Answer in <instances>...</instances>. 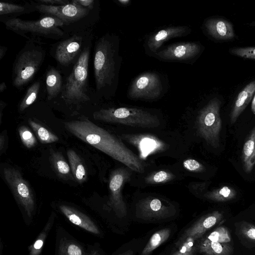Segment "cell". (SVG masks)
<instances>
[{
    "label": "cell",
    "mask_w": 255,
    "mask_h": 255,
    "mask_svg": "<svg viewBox=\"0 0 255 255\" xmlns=\"http://www.w3.org/2000/svg\"><path fill=\"white\" fill-rule=\"evenodd\" d=\"M49 159L53 170L59 178L64 180L73 179L70 165L61 152L50 149Z\"/></svg>",
    "instance_id": "obj_20"
},
{
    "label": "cell",
    "mask_w": 255,
    "mask_h": 255,
    "mask_svg": "<svg viewBox=\"0 0 255 255\" xmlns=\"http://www.w3.org/2000/svg\"><path fill=\"white\" fill-rule=\"evenodd\" d=\"M68 253L69 255H82L81 250L75 245H71L68 247Z\"/></svg>",
    "instance_id": "obj_38"
},
{
    "label": "cell",
    "mask_w": 255,
    "mask_h": 255,
    "mask_svg": "<svg viewBox=\"0 0 255 255\" xmlns=\"http://www.w3.org/2000/svg\"><path fill=\"white\" fill-rule=\"evenodd\" d=\"M6 105V104L3 102L2 100L0 101V124L1 123V118H2V110L4 108L5 106Z\"/></svg>",
    "instance_id": "obj_41"
},
{
    "label": "cell",
    "mask_w": 255,
    "mask_h": 255,
    "mask_svg": "<svg viewBox=\"0 0 255 255\" xmlns=\"http://www.w3.org/2000/svg\"><path fill=\"white\" fill-rule=\"evenodd\" d=\"M205 26L209 34L215 38L227 40L235 36L232 24L225 19H209L206 21Z\"/></svg>",
    "instance_id": "obj_18"
},
{
    "label": "cell",
    "mask_w": 255,
    "mask_h": 255,
    "mask_svg": "<svg viewBox=\"0 0 255 255\" xmlns=\"http://www.w3.org/2000/svg\"><path fill=\"white\" fill-rule=\"evenodd\" d=\"M230 52L241 57L255 59V47L233 48L230 50Z\"/></svg>",
    "instance_id": "obj_34"
},
{
    "label": "cell",
    "mask_w": 255,
    "mask_h": 255,
    "mask_svg": "<svg viewBox=\"0 0 255 255\" xmlns=\"http://www.w3.org/2000/svg\"><path fill=\"white\" fill-rule=\"evenodd\" d=\"M39 140L43 144L53 143L59 140L58 137L40 124L29 119L28 121Z\"/></svg>",
    "instance_id": "obj_27"
},
{
    "label": "cell",
    "mask_w": 255,
    "mask_h": 255,
    "mask_svg": "<svg viewBox=\"0 0 255 255\" xmlns=\"http://www.w3.org/2000/svg\"><path fill=\"white\" fill-rule=\"evenodd\" d=\"M7 48L4 46H0V60H1L4 56Z\"/></svg>",
    "instance_id": "obj_40"
},
{
    "label": "cell",
    "mask_w": 255,
    "mask_h": 255,
    "mask_svg": "<svg viewBox=\"0 0 255 255\" xmlns=\"http://www.w3.org/2000/svg\"><path fill=\"white\" fill-rule=\"evenodd\" d=\"M19 135L22 144L27 148H31L37 144V140L29 128L22 126L19 128Z\"/></svg>",
    "instance_id": "obj_31"
},
{
    "label": "cell",
    "mask_w": 255,
    "mask_h": 255,
    "mask_svg": "<svg viewBox=\"0 0 255 255\" xmlns=\"http://www.w3.org/2000/svg\"><path fill=\"white\" fill-rule=\"evenodd\" d=\"M37 1L38 4L53 6L63 5L70 3L68 0H38Z\"/></svg>",
    "instance_id": "obj_36"
},
{
    "label": "cell",
    "mask_w": 255,
    "mask_h": 255,
    "mask_svg": "<svg viewBox=\"0 0 255 255\" xmlns=\"http://www.w3.org/2000/svg\"><path fill=\"white\" fill-rule=\"evenodd\" d=\"M191 32L187 26H170L162 29L151 34L145 43L147 51L155 54L165 41L175 37L185 36Z\"/></svg>",
    "instance_id": "obj_15"
},
{
    "label": "cell",
    "mask_w": 255,
    "mask_h": 255,
    "mask_svg": "<svg viewBox=\"0 0 255 255\" xmlns=\"http://www.w3.org/2000/svg\"><path fill=\"white\" fill-rule=\"evenodd\" d=\"M45 57V52L38 46L28 44L17 55L12 70V85L20 88L33 78Z\"/></svg>",
    "instance_id": "obj_5"
},
{
    "label": "cell",
    "mask_w": 255,
    "mask_h": 255,
    "mask_svg": "<svg viewBox=\"0 0 255 255\" xmlns=\"http://www.w3.org/2000/svg\"><path fill=\"white\" fill-rule=\"evenodd\" d=\"M174 177V175L169 172L160 170L147 176L145 182L151 184L163 183L172 180Z\"/></svg>",
    "instance_id": "obj_32"
},
{
    "label": "cell",
    "mask_w": 255,
    "mask_h": 255,
    "mask_svg": "<svg viewBox=\"0 0 255 255\" xmlns=\"http://www.w3.org/2000/svg\"><path fill=\"white\" fill-rule=\"evenodd\" d=\"M201 45L197 42H186L173 43L153 56L164 61L189 62L200 53Z\"/></svg>",
    "instance_id": "obj_13"
},
{
    "label": "cell",
    "mask_w": 255,
    "mask_h": 255,
    "mask_svg": "<svg viewBox=\"0 0 255 255\" xmlns=\"http://www.w3.org/2000/svg\"><path fill=\"white\" fill-rule=\"evenodd\" d=\"M70 166L73 177L77 182L82 184L87 179V172L83 161L73 149L67 151Z\"/></svg>",
    "instance_id": "obj_22"
},
{
    "label": "cell",
    "mask_w": 255,
    "mask_h": 255,
    "mask_svg": "<svg viewBox=\"0 0 255 255\" xmlns=\"http://www.w3.org/2000/svg\"><path fill=\"white\" fill-rule=\"evenodd\" d=\"M47 99L51 100L55 98L62 89V79L59 72L53 67L46 74Z\"/></svg>",
    "instance_id": "obj_23"
},
{
    "label": "cell",
    "mask_w": 255,
    "mask_h": 255,
    "mask_svg": "<svg viewBox=\"0 0 255 255\" xmlns=\"http://www.w3.org/2000/svg\"><path fill=\"white\" fill-rule=\"evenodd\" d=\"M60 209L72 223L94 233L99 232L97 229L81 213L64 205L60 206Z\"/></svg>",
    "instance_id": "obj_25"
},
{
    "label": "cell",
    "mask_w": 255,
    "mask_h": 255,
    "mask_svg": "<svg viewBox=\"0 0 255 255\" xmlns=\"http://www.w3.org/2000/svg\"><path fill=\"white\" fill-rule=\"evenodd\" d=\"M193 238L188 237L177 244V251L173 255H195L197 251V245Z\"/></svg>",
    "instance_id": "obj_30"
},
{
    "label": "cell",
    "mask_w": 255,
    "mask_h": 255,
    "mask_svg": "<svg viewBox=\"0 0 255 255\" xmlns=\"http://www.w3.org/2000/svg\"><path fill=\"white\" fill-rule=\"evenodd\" d=\"M65 128L83 141L122 163L131 170L143 173L145 163L115 135L86 118L64 123Z\"/></svg>",
    "instance_id": "obj_1"
},
{
    "label": "cell",
    "mask_w": 255,
    "mask_h": 255,
    "mask_svg": "<svg viewBox=\"0 0 255 255\" xmlns=\"http://www.w3.org/2000/svg\"><path fill=\"white\" fill-rule=\"evenodd\" d=\"M43 245V241L41 240H37L34 244V248L36 249H39Z\"/></svg>",
    "instance_id": "obj_42"
},
{
    "label": "cell",
    "mask_w": 255,
    "mask_h": 255,
    "mask_svg": "<svg viewBox=\"0 0 255 255\" xmlns=\"http://www.w3.org/2000/svg\"><path fill=\"white\" fill-rule=\"evenodd\" d=\"M223 218V214L218 211L202 216L184 231L177 245L188 237H192L197 240L207 231L219 224Z\"/></svg>",
    "instance_id": "obj_16"
},
{
    "label": "cell",
    "mask_w": 255,
    "mask_h": 255,
    "mask_svg": "<svg viewBox=\"0 0 255 255\" xmlns=\"http://www.w3.org/2000/svg\"><path fill=\"white\" fill-rule=\"evenodd\" d=\"M236 234L241 242L247 247H255V225L241 221L235 224Z\"/></svg>",
    "instance_id": "obj_24"
},
{
    "label": "cell",
    "mask_w": 255,
    "mask_h": 255,
    "mask_svg": "<svg viewBox=\"0 0 255 255\" xmlns=\"http://www.w3.org/2000/svg\"><path fill=\"white\" fill-rule=\"evenodd\" d=\"M5 143V137L4 134L2 132L0 136V151L1 154L4 151Z\"/></svg>",
    "instance_id": "obj_39"
},
{
    "label": "cell",
    "mask_w": 255,
    "mask_h": 255,
    "mask_svg": "<svg viewBox=\"0 0 255 255\" xmlns=\"http://www.w3.org/2000/svg\"><path fill=\"white\" fill-rule=\"evenodd\" d=\"M255 92V80L249 83L239 93L231 113V123L234 124L251 101Z\"/></svg>",
    "instance_id": "obj_19"
},
{
    "label": "cell",
    "mask_w": 255,
    "mask_h": 255,
    "mask_svg": "<svg viewBox=\"0 0 255 255\" xmlns=\"http://www.w3.org/2000/svg\"><path fill=\"white\" fill-rule=\"evenodd\" d=\"M242 159L244 170L250 173L255 165V127L244 143Z\"/></svg>",
    "instance_id": "obj_21"
},
{
    "label": "cell",
    "mask_w": 255,
    "mask_h": 255,
    "mask_svg": "<svg viewBox=\"0 0 255 255\" xmlns=\"http://www.w3.org/2000/svg\"><path fill=\"white\" fill-rule=\"evenodd\" d=\"M40 87V83L39 81H36L28 88L24 97L19 104L18 107L19 112L23 111L34 103L37 97Z\"/></svg>",
    "instance_id": "obj_28"
},
{
    "label": "cell",
    "mask_w": 255,
    "mask_h": 255,
    "mask_svg": "<svg viewBox=\"0 0 255 255\" xmlns=\"http://www.w3.org/2000/svg\"><path fill=\"white\" fill-rule=\"evenodd\" d=\"M82 37L75 35L69 38L60 42L56 47L55 58L61 65L67 66L74 60L80 52Z\"/></svg>",
    "instance_id": "obj_17"
},
{
    "label": "cell",
    "mask_w": 255,
    "mask_h": 255,
    "mask_svg": "<svg viewBox=\"0 0 255 255\" xmlns=\"http://www.w3.org/2000/svg\"><path fill=\"white\" fill-rule=\"evenodd\" d=\"M25 7L17 4L11 3L4 1L0 2V15L23 12L25 10Z\"/></svg>",
    "instance_id": "obj_33"
},
{
    "label": "cell",
    "mask_w": 255,
    "mask_h": 255,
    "mask_svg": "<svg viewBox=\"0 0 255 255\" xmlns=\"http://www.w3.org/2000/svg\"><path fill=\"white\" fill-rule=\"evenodd\" d=\"M118 1L124 5H126L129 2V1L128 0H119Z\"/></svg>",
    "instance_id": "obj_45"
},
{
    "label": "cell",
    "mask_w": 255,
    "mask_h": 255,
    "mask_svg": "<svg viewBox=\"0 0 255 255\" xmlns=\"http://www.w3.org/2000/svg\"><path fill=\"white\" fill-rule=\"evenodd\" d=\"M220 105L218 98L212 99L199 112L196 121L198 134L215 148L219 146L222 128Z\"/></svg>",
    "instance_id": "obj_7"
},
{
    "label": "cell",
    "mask_w": 255,
    "mask_h": 255,
    "mask_svg": "<svg viewBox=\"0 0 255 255\" xmlns=\"http://www.w3.org/2000/svg\"><path fill=\"white\" fill-rule=\"evenodd\" d=\"M184 167L192 172H201L204 170V166L198 161L193 159H188L183 161Z\"/></svg>",
    "instance_id": "obj_35"
},
{
    "label": "cell",
    "mask_w": 255,
    "mask_h": 255,
    "mask_svg": "<svg viewBox=\"0 0 255 255\" xmlns=\"http://www.w3.org/2000/svg\"><path fill=\"white\" fill-rule=\"evenodd\" d=\"M89 57L90 48L85 47L66 79L62 97L68 104H77L90 100L87 94Z\"/></svg>",
    "instance_id": "obj_4"
},
{
    "label": "cell",
    "mask_w": 255,
    "mask_h": 255,
    "mask_svg": "<svg viewBox=\"0 0 255 255\" xmlns=\"http://www.w3.org/2000/svg\"><path fill=\"white\" fill-rule=\"evenodd\" d=\"M118 36L107 33L96 42L94 48V70L96 88L104 94H115L122 64Z\"/></svg>",
    "instance_id": "obj_2"
},
{
    "label": "cell",
    "mask_w": 255,
    "mask_h": 255,
    "mask_svg": "<svg viewBox=\"0 0 255 255\" xmlns=\"http://www.w3.org/2000/svg\"><path fill=\"white\" fill-rule=\"evenodd\" d=\"M131 170L127 166L120 167L113 170L110 175L109 205L119 217H124L127 214V208L123 198L122 190L124 184L130 180Z\"/></svg>",
    "instance_id": "obj_10"
},
{
    "label": "cell",
    "mask_w": 255,
    "mask_h": 255,
    "mask_svg": "<svg viewBox=\"0 0 255 255\" xmlns=\"http://www.w3.org/2000/svg\"><path fill=\"white\" fill-rule=\"evenodd\" d=\"M5 180L14 197L28 212L33 209L34 198L31 187L20 172L14 168L6 167L3 170Z\"/></svg>",
    "instance_id": "obj_12"
},
{
    "label": "cell",
    "mask_w": 255,
    "mask_h": 255,
    "mask_svg": "<svg viewBox=\"0 0 255 255\" xmlns=\"http://www.w3.org/2000/svg\"><path fill=\"white\" fill-rule=\"evenodd\" d=\"M76 3L84 7L91 9L94 6V0H74Z\"/></svg>",
    "instance_id": "obj_37"
},
{
    "label": "cell",
    "mask_w": 255,
    "mask_h": 255,
    "mask_svg": "<svg viewBox=\"0 0 255 255\" xmlns=\"http://www.w3.org/2000/svg\"><path fill=\"white\" fill-rule=\"evenodd\" d=\"M236 192L228 186H224L218 190L205 194V197L216 201H226L235 197Z\"/></svg>",
    "instance_id": "obj_29"
},
{
    "label": "cell",
    "mask_w": 255,
    "mask_h": 255,
    "mask_svg": "<svg viewBox=\"0 0 255 255\" xmlns=\"http://www.w3.org/2000/svg\"><path fill=\"white\" fill-rule=\"evenodd\" d=\"M252 110L253 113L255 114V94L253 98L252 103Z\"/></svg>",
    "instance_id": "obj_44"
},
{
    "label": "cell",
    "mask_w": 255,
    "mask_h": 255,
    "mask_svg": "<svg viewBox=\"0 0 255 255\" xmlns=\"http://www.w3.org/2000/svg\"><path fill=\"white\" fill-rule=\"evenodd\" d=\"M163 92V83L160 75L154 72H145L132 80L127 96L133 100H154L160 98Z\"/></svg>",
    "instance_id": "obj_8"
},
{
    "label": "cell",
    "mask_w": 255,
    "mask_h": 255,
    "mask_svg": "<svg viewBox=\"0 0 255 255\" xmlns=\"http://www.w3.org/2000/svg\"><path fill=\"white\" fill-rule=\"evenodd\" d=\"M197 250L203 255H232L233 243L228 229L217 227L200 241Z\"/></svg>",
    "instance_id": "obj_9"
},
{
    "label": "cell",
    "mask_w": 255,
    "mask_h": 255,
    "mask_svg": "<svg viewBox=\"0 0 255 255\" xmlns=\"http://www.w3.org/2000/svg\"><path fill=\"white\" fill-rule=\"evenodd\" d=\"M7 29L25 37L26 33L48 38L61 37L63 31L59 27L64 23L58 18L48 15L36 20H26L18 18H8L4 21Z\"/></svg>",
    "instance_id": "obj_6"
},
{
    "label": "cell",
    "mask_w": 255,
    "mask_h": 255,
    "mask_svg": "<svg viewBox=\"0 0 255 255\" xmlns=\"http://www.w3.org/2000/svg\"><path fill=\"white\" fill-rule=\"evenodd\" d=\"M35 8L41 13L58 18L67 24L83 18L89 14L90 10L73 0L69 4L58 6L37 3Z\"/></svg>",
    "instance_id": "obj_14"
},
{
    "label": "cell",
    "mask_w": 255,
    "mask_h": 255,
    "mask_svg": "<svg viewBox=\"0 0 255 255\" xmlns=\"http://www.w3.org/2000/svg\"><path fill=\"white\" fill-rule=\"evenodd\" d=\"M169 228H164L155 232L144 248L141 255H149L155 249L164 243L170 236Z\"/></svg>",
    "instance_id": "obj_26"
},
{
    "label": "cell",
    "mask_w": 255,
    "mask_h": 255,
    "mask_svg": "<svg viewBox=\"0 0 255 255\" xmlns=\"http://www.w3.org/2000/svg\"><path fill=\"white\" fill-rule=\"evenodd\" d=\"M95 120L142 128H155L160 125L157 116L140 108L120 107L102 109L93 114Z\"/></svg>",
    "instance_id": "obj_3"
},
{
    "label": "cell",
    "mask_w": 255,
    "mask_h": 255,
    "mask_svg": "<svg viewBox=\"0 0 255 255\" xmlns=\"http://www.w3.org/2000/svg\"><path fill=\"white\" fill-rule=\"evenodd\" d=\"M7 87L5 82H2L0 84V92L1 93L6 89Z\"/></svg>",
    "instance_id": "obj_43"
},
{
    "label": "cell",
    "mask_w": 255,
    "mask_h": 255,
    "mask_svg": "<svg viewBox=\"0 0 255 255\" xmlns=\"http://www.w3.org/2000/svg\"><path fill=\"white\" fill-rule=\"evenodd\" d=\"M135 211L137 218L151 221L169 218L176 211L172 204L152 197L139 200L136 204Z\"/></svg>",
    "instance_id": "obj_11"
}]
</instances>
